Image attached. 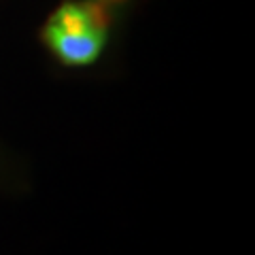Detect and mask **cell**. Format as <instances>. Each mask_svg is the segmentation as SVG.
<instances>
[{
    "label": "cell",
    "instance_id": "1",
    "mask_svg": "<svg viewBox=\"0 0 255 255\" xmlns=\"http://www.w3.org/2000/svg\"><path fill=\"white\" fill-rule=\"evenodd\" d=\"M45 41L64 64H92L107 41V15L100 2H66L45 26Z\"/></svg>",
    "mask_w": 255,
    "mask_h": 255
},
{
    "label": "cell",
    "instance_id": "2",
    "mask_svg": "<svg viewBox=\"0 0 255 255\" xmlns=\"http://www.w3.org/2000/svg\"><path fill=\"white\" fill-rule=\"evenodd\" d=\"M94 2H100V4H113V2H119V0H94Z\"/></svg>",
    "mask_w": 255,
    "mask_h": 255
}]
</instances>
